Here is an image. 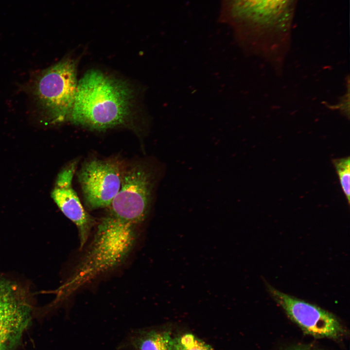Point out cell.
Instances as JSON below:
<instances>
[{"label": "cell", "instance_id": "cell-1", "mask_svg": "<svg viewBox=\"0 0 350 350\" xmlns=\"http://www.w3.org/2000/svg\"><path fill=\"white\" fill-rule=\"evenodd\" d=\"M134 98L126 82L99 70H89L77 83L70 120L97 130L124 125L132 117Z\"/></svg>", "mask_w": 350, "mask_h": 350}, {"label": "cell", "instance_id": "cell-2", "mask_svg": "<svg viewBox=\"0 0 350 350\" xmlns=\"http://www.w3.org/2000/svg\"><path fill=\"white\" fill-rule=\"evenodd\" d=\"M298 0H230V10L254 51L275 56L288 49Z\"/></svg>", "mask_w": 350, "mask_h": 350}, {"label": "cell", "instance_id": "cell-3", "mask_svg": "<svg viewBox=\"0 0 350 350\" xmlns=\"http://www.w3.org/2000/svg\"><path fill=\"white\" fill-rule=\"evenodd\" d=\"M137 226L110 214L103 218L74 271L60 288V294L67 296L122 263L136 244Z\"/></svg>", "mask_w": 350, "mask_h": 350}, {"label": "cell", "instance_id": "cell-4", "mask_svg": "<svg viewBox=\"0 0 350 350\" xmlns=\"http://www.w3.org/2000/svg\"><path fill=\"white\" fill-rule=\"evenodd\" d=\"M163 173V166L144 162L124 168L120 190L109 206V214L136 226L144 221Z\"/></svg>", "mask_w": 350, "mask_h": 350}, {"label": "cell", "instance_id": "cell-5", "mask_svg": "<svg viewBox=\"0 0 350 350\" xmlns=\"http://www.w3.org/2000/svg\"><path fill=\"white\" fill-rule=\"evenodd\" d=\"M78 82L76 62L65 59L44 70L35 88L37 102L50 121L62 122L70 116Z\"/></svg>", "mask_w": 350, "mask_h": 350}, {"label": "cell", "instance_id": "cell-6", "mask_svg": "<svg viewBox=\"0 0 350 350\" xmlns=\"http://www.w3.org/2000/svg\"><path fill=\"white\" fill-rule=\"evenodd\" d=\"M33 313L27 288L0 278V350H12L30 325Z\"/></svg>", "mask_w": 350, "mask_h": 350}, {"label": "cell", "instance_id": "cell-7", "mask_svg": "<svg viewBox=\"0 0 350 350\" xmlns=\"http://www.w3.org/2000/svg\"><path fill=\"white\" fill-rule=\"evenodd\" d=\"M124 168L116 159H93L83 165L78 177L88 209L110 206L120 190Z\"/></svg>", "mask_w": 350, "mask_h": 350}, {"label": "cell", "instance_id": "cell-8", "mask_svg": "<svg viewBox=\"0 0 350 350\" xmlns=\"http://www.w3.org/2000/svg\"><path fill=\"white\" fill-rule=\"evenodd\" d=\"M271 295L288 317L306 333L316 338L339 339L345 330L331 313L268 285Z\"/></svg>", "mask_w": 350, "mask_h": 350}, {"label": "cell", "instance_id": "cell-9", "mask_svg": "<svg viewBox=\"0 0 350 350\" xmlns=\"http://www.w3.org/2000/svg\"><path fill=\"white\" fill-rule=\"evenodd\" d=\"M77 162L74 161L59 174L51 196L63 214L77 228L80 249L86 243L95 222L85 210L72 187V180Z\"/></svg>", "mask_w": 350, "mask_h": 350}, {"label": "cell", "instance_id": "cell-10", "mask_svg": "<svg viewBox=\"0 0 350 350\" xmlns=\"http://www.w3.org/2000/svg\"><path fill=\"white\" fill-rule=\"evenodd\" d=\"M134 343L137 350H173L174 338L169 331L151 330L137 336Z\"/></svg>", "mask_w": 350, "mask_h": 350}, {"label": "cell", "instance_id": "cell-11", "mask_svg": "<svg viewBox=\"0 0 350 350\" xmlns=\"http://www.w3.org/2000/svg\"><path fill=\"white\" fill-rule=\"evenodd\" d=\"M332 163L337 174L342 191L349 204L350 202V157L333 159Z\"/></svg>", "mask_w": 350, "mask_h": 350}, {"label": "cell", "instance_id": "cell-12", "mask_svg": "<svg viewBox=\"0 0 350 350\" xmlns=\"http://www.w3.org/2000/svg\"><path fill=\"white\" fill-rule=\"evenodd\" d=\"M173 350H213L208 344L192 333L174 338Z\"/></svg>", "mask_w": 350, "mask_h": 350}, {"label": "cell", "instance_id": "cell-13", "mask_svg": "<svg viewBox=\"0 0 350 350\" xmlns=\"http://www.w3.org/2000/svg\"><path fill=\"white\" fill-rule=\"evenodd\" d=\"M283 350H322L311 345L297 344L288 347Z\"/></svg>", "mask_w": 350, "mask_h": 350}]
</instances>
